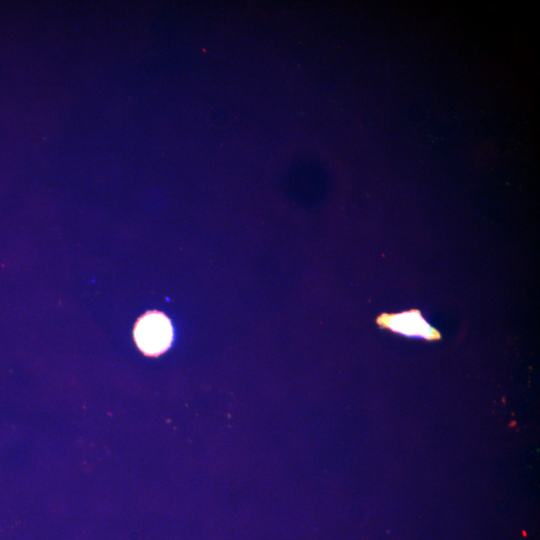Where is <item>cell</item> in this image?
Listing matches in <instances>:
<instances>
[{
  "mask_svg": "<svg viewBox=\"0 0 540 540\" xmlns=\"http://www.w3.org/2000/svg\"><path fill=\"white\" fill-rule=\"evenodd\" d=\"M173 330L169 319L158 312L142 316L134 329L138 347L147 355H158L171 344Z\"/></svg>",
  "mask_w": 540,
  "mask_h": 540,
  "instance_id": "6da1fadb",
  "label": "cell"
},
{
  "mask_svg": "<svg viewBox=\"0 0 540 540\" xmlns=\"http://www.w3.org/2000/svg\"><path fill=\"white\" fill-rule=\"evenodd\" d=\"M377 325L395 334L420 338L427 341L441 339V333L432 326L419 309H409L398 313H382L376 318Z\"/></svg>",
  "mask_w": 540,
  "mask_h": 540,
  "instance_id": "7a4b0ae2",
  "label": "cell"
}]
</instances>
